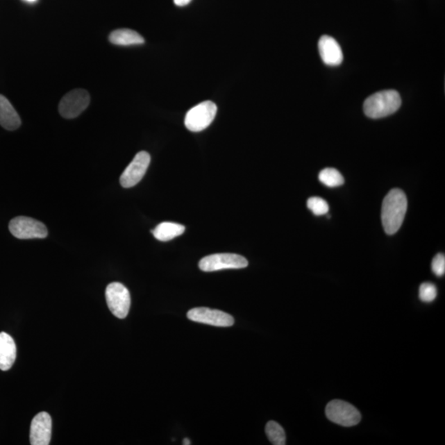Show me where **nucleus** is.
<instances>
[{
    "instance_id": "1",
    "label": "nucleus",
    "mask_w": 445,
    "mask_h": 445,
    "mask_svg": "<svg viewBox=\"0 0 445 445\" xmlns=\"http://www.w3.org/2000/svg\"><path fill=\"white\" fill-rule=\"evenodd\" d=\"M408 210V199L400 189H393L385 196L382 205V223L387 235L399 230Z\"/></svg>"
},
{
    "instance_id": "2",
    "label": "nucleus",
    "mask_w": 445,
    "mask_h": 445,
    "mask_svg": "<svg viewBox=\"0 0 445 445\" xmlns=\"http://www.w3.org/2000/svg\"><path fill=\"white\" fill-rule=\"evenodd\" d=\"M402 100L395 90L376 92L364 101V112L369 118L378 119L394 114L401 107Z\"/></svg>"
},
{
    "instance_id": "3",
    "label": "nucleus",
    "mask_w": 445,
    "mask_h": 445,
    "mask_svg": "<svg viewBox=\"0 0 445 445\" xmlns=\"http://www.w3.org/2000/svg\"><path fill=\"white\" fill-rule=\"evenodd\" d=\"M217 113V106L211 101H205L189 110L185 126L192 132L204 131L212 123Z\"/></svg>"
},
{
    "instance_id": "4",
    "label": "nucleus",
    "mask_w": 445,
    "mask_h": 445,
    "mask_svg": "<svg viewBox=\"0 0 445 445\" xmlns=\"http://www.w3.org/2000/svg\"><path fill=\"white\" fill-rule=\"evenodd\" d=\"M106 299L112 314L118 319H125L129 314L131 294L124 285L113 282L106 289Z\"/></svg>"
},
{
    "instance_id": "5",
    "label": "nucleus",
    "mask_w": 445,
    "mask_h": 445,
    "mask_svg": "<svg viewBox=\"0 0 445 445\" xmlns=\"http://www.w3.org/2000/svg\"><path fill=\"white\" fill-rule=\"evenodd\" d=\"M326 415L328 419L337 425L351 427L359 424L361 414L350 403L342 400H333L326 408Z\"/></svg>"
},
{
    "instance_id": "6",
    "label": "nucleus",
    "mask_w": 445,
    "mask_h": 445,
    "mask_svg": "<svg viewBox=\"0 0 445 445\" xmlns=\"http://www.w3.org/2000/svg\"><path fill=\"white\" fill-rule=\"evenodd\" d=\"M8 228L12 235L19 240L45 239L48 235L45 224L26 217L12 219Z\"/></svg>"
},
{
    "instance_id": "7",
    "label": "nucleus",
    "mask_w": 445,
    "mask_h": 445,
    "mask_svg": "<svg viewBox=\"0 0 445 445\" xmlns=\"http://www.w3.org/2000/svg\"><path fill=\"white\" fill-rule=\"evenodd\" d=\"M249 266L248 260L242 255L233 253H217L207 255L199 262L201 271L205 272L226 270V269H242Z\"/></svg>"
},
{
    "instance_id": "8",
    "label": "nucleus",
    "mask_w": 445,
    "mask_h": 445,
    "mask_svg": "<svg viewBox=\"0 0 445 445\" xmlns=\"http://www.w3.org/2000/svg\"><path fill=\"white\" fill-rule=\"evenodd\" d=\"M90 103L89 92L85 90H74L68 92L61 99L59 112L64 118H76L85 111Z\"/></svg>"
},
{
    "instance_id": "9",
    "label": "nucleus",
    "mask_w": 445,
    "mask_h": 445,
    "mask_svg": "<svg viewBox=\"0 0 445 445\" xmlns=\"http://www.w3.org/2000/svg\"><path fill=\"white\" fill-rule=\"evenodd\" d=\"M151 160V156L147 152L141 151L136 154L134 160L128 165L124 173L121 176V187L131 188L137 185L146 173Z\"/></svg>"
},
{
    "instance_id": "10",
    "label": "nucleus",
    "mask_w": 445,
    "mask_h": 445,
    "mask_svg": "<svg viewBox=\"0 0 445 445\" xmlns=\"http://www.w3.org/2000/svg\"><path fill=\"white\" fill-rule=\"evenodd\" d=\"M187 318L196 323L212 325L215 327H231L235 324V319L231 315L208 308H192L187 312Z\"/></svg>"
},
{
    "instance_id": "11",
    "label": "nucleus",
    "mask_w": 445,
    "mask_h": 445,
    "mask_svg": "<svg viewBox=\"0 0 445 445\" xmlns=\"http://www.w3.org/2000/svg\"><path fill=\"white\" fill-rule=\"evenodd\" d=\"M52 421L47 412L37 414L33 418L30 430V443L32 445L50 444Z\"/></svg>"
},
{
    "instance_id": "12",
    "label": "nucleus",
    "mask_w": 445,
    "mask_h": 445,
    "mask_svg": "<svg viewBox=\"0 0 445 445\" xmlns=\"http://www.w3.org/2000/svg\"><path fill=\"white\" fill-rule=\"evenodd\" d=\"M319 50L321 60L326 65L337 66L343 61V53L340 45L333 37L321 36L319 42Z\"/></svg>"
},
{
    "instance_id": "13",
    "label": "nucleus",
    "mask_w": 445,
    "mask_h": 445,
    "mask_svg": "<svg viewBox=\"0 0 445 445\" xmlns=\"http://www.w3.org/2000/svg\"><path fill=\"white\" fill-rule=\"evenodd\" d=\"M17 347L15 340L6 333H0V369L7 371L15 362Z\"/></svg>"
},
{
    "instance_id": "14",
    "label": "nucleus",
    "mask_w": 445,
    "mask_h": 445,
    "mask_svg": "<svg viewBox=\"0 0 445 445\" xmlns=\"http://www.w3.org/2000/svg\"><path fill=\"white\" fill-rule=\"evenodd\" d=\"M0 125L8 131H15L21 126L19 114L3 95H0Z\"/></svg>"
},
{
    "instance_id": "15",
    "label": "nucleus",
    "mask_w": 445,
    "mask_h": 445,
    "mask_svg": "<svg viewBox=\"0 0 445 445\" xmlns=\"http://www.w3.org/2000/svg\"><path fill=\"white\" fill-rule=\"evenodd\" d=\"M109 41L114 45L128 47L141 45L144 39L140 34L131 29H117L110 34Z\"/></svg>"
},
{
    "instance_id": "16",
    "label": "nucleus",
    "mask_w": 445,
    "mask_h": 445,
    "mask_svg": "<svg viewBox=\"0 0 445 445\" xmlns=\"http://www.w3.org/2000/svg\"><path fill=\"white\" fill-rule=\"evenodd\" d=\"M151 232L158 241L167 242L182 235L185 232V227L177 223L162 222Z\"/></svg>"
},
{
    "instance_id": "17",
    "label": "nucleus",
    "mask_w": 445,
    "mask_h": 445,
    "mask_svg": "<svg viewBox=\"0 0 445 445\" xmlns=\"http://www.w3.org/2000/svg\"><path fill=\"white\" fill-rule=\"evenodd\" d=\"M319 179L321 183L329 187H336L344 184V178L340 171L332 167L321 170Z\"/></svg>"
},
{
    "instance_id": "18",
    "label": "nucleus",
    "mask_w": 445,
    "mask_h": 445,
    "mask_svg": "<svg viewBox=\"0 0 445 445\" xmlns=\"http://www.w3.org/2000/svg\"><path fill=\"white\" fill-rule=\"evenodd\" d=\"M266 434L271 443L274 445H285V433L282 426L276 421H269L266 426Z\"/></svg>"
},
{
    "instance_id": "19",
    "label": "nucleus",
    "mask_w": 445,
    "mask_h": 445,
    "mask_svg": "<svg viewBox=\"0 0 445 445\" xmlns=\"http://www.w3.org/2000/svg\"><path fill=\"white\" fill-rule=\"evenodd\" d=\"M308 208L317 217H321L328 212L329 205L328 202L318 196L311 197L308 200Z\"/></svg>"
},
{
    "instance_id": "20",
    "label": "nucleus",
    "mask_w": 445,
    "mask_h": 445,
    "mask_svg": "<svg viewBox=\"0 0 445 445\" xmlns=\"http://www.w3.org/2000/svg\"><path fill=\"white\" fill-rule=\"evenodd\" d=\"M437 296V289L433 283H423L419 289V297L421 301L425 303H431L435 301Z\"/></svg>"
},
{
    "instance_id": "21",
    "label": "nucleus",
    "mask_w": 445,
    "mask_h": 445,
    "mask_svg": "<svg viewBox=\"0 0 445 445\" xmlns=\"http://www.w3.org/2000/svg\"><path fill=\"white\" fill-rule=\"evenodd\" d=\"M431 268L435 274L437 276H443L445 273V257L442 253L435 255L431 263Z\"/></svg>"
},
{
    "instance_id": "22",
    "label": "nucleus",
    "mask_w": 445,
    "mask_h": 445,
    "mask_svg": "<svg viewBox=\"0 0 445 445\" xmlns=\"http://www.w3.org/2000/svg\"><path fill=\"white\" fill-rule=\"evenodd\" d=\"M176 6L179 7H183L187 6L188 3H190L192 0H174Z\"/></svg>"
},
{
    "instance_id": "23",
    "label": "nucleus",
    "mask_w": 445,
    "mask_h": 445,
    "mask_svg": "<svg viewBox=\"0 0 445 445\" xmlns=\"http://www.w3.org/2000/svg\"><path fill=\"white\" fill-rule=\"evenodd\" d=\"M183 444L184 445H191L192 442L191 440L189 439H184L183 442Z\"/></svg>"
},
{
    "instance_id": "24",
    "label": "nucleus",
    "mask_w": 445,
    "mask_h": 445,
    "mask_svg": "<svg viewBox=\"0 0 445 445\" xmlns=\"http://www.w3.org/2000/svg\"><path fill=\"white\" fill-rule=\"evenodd\" d=\"M26 1H28V2H35V1H37V0H26Z\"/></svg>"
}]
</instances>
